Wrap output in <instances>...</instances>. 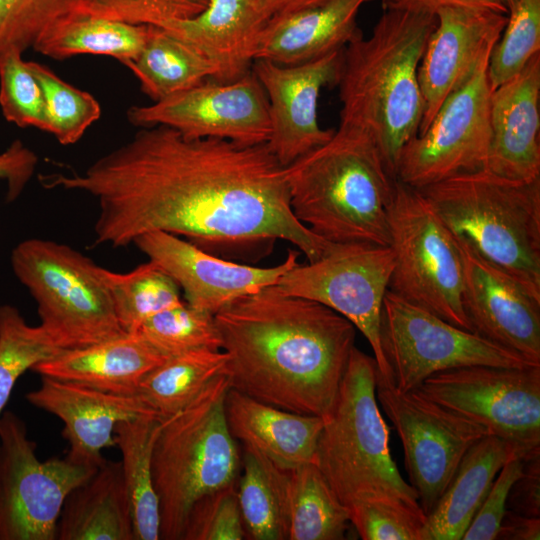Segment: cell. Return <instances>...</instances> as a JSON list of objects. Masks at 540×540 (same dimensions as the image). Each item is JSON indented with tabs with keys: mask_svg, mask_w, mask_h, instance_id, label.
Returning a JSON list of instances; mask_svg holds the SVG:
<instances>
[{
	"mask_svg": "<svg viewBox=\"0 0 540 540\" xmlns=\"http://www.w3.org/2000/svg\"><path fill=\"white\" fill-rule=\"evenodd\" d=\"M36 154L20 140H15L0 153V179L7 182V200H15L34 174Z\"/></svg>",
	"mask_w": 540,
	"mask_h": 540,
	"instance_id": "46",
	"label": "cell"
},
{
	"mask_svg": "<svg viewBox=\"0 0 540 540\" xmlns=\"http://www.w3.org/2000/svg\"><path fill=\"white\" fill-rule=\"evenodd\" d=\"M415 390L489 435L540 449V366H463L434 373Z\"/></svg>",
	"mask_w": 540,
	"mask_h": 540,
	"instance_id": "13",
	"label": "cell"
},
{
	"mask_svg": "<svg viewBox=\"0 0 540 540\" xmlns=\"http://www.w3.org/2000/svg\"><path fill=\"white\" fill-rule=\"evenodd\" d=\"M23 52L10 47L0 53V107L4 118L19 127L48 131L43 90Z\"/></svg>",
	"mask_w": 540,
	"mask_h": 540,
	"instance_id": "40",
	"label": "cell"
},
{
	"mask_svg": "<svg viewBox=\"0 0 540 540\" xmlns=\"http://www.w3.org/2000/svg\"><path fill=\"white\" fill-rule=\"evenodd\" d=\"M376 396L400 437L410 485L427 516L469 448L489 434L415 389L398 390L378 373Z\"/></svg>",
	"mask_w": 540,
	"mask_h": 540,
	"instance_id": "15",
	"label": "cell"
},
{
	"mask_svg": "<svg viewBox=\"0 0 540 540\" xmlns=\"http://www.w3.org/2000/svg\"><path fill=\"white\" fill-rule=\"evenodd\" d=\"M40 181L96 199L97 245L126 247L152 231L183 235L198 246L282 239L309 262L335 246L293 215L285 167L267 143L188 139L166 126L145 127L83 172Z\"/></svg>",
	"mask_w": 540,
	"mask_h": 540,
	"instance_id": "1",
	"label": "cell"
},
{
	"mask_svg": "<svg viewBox=\"0 0 540 540\" xmlns=\"http://www.w3.org/2000/svg\"><path fill=\"white\" fill-rule=\"evenodd\" d=\"M488 61L445 99L428 127L404 145L395 169L397 181L420 190L485 169L491 138Z\"/></svg>",
	"mask_w": 540,
	"mask_h": 540,
	"instance_id": "14",
	"label": "cell"
},
{
	"mask_svg": "<svg viewBox=\"0 0 540 540\" xmlns=\"http://www.w3.org/2000/svg\"><path fill=\"white\" fill-rule=\"evenodd\" d=\"M454 239L463 265L462 304L472 332L540 365V300Z\"/></svg>",
	"mask_w": 540,
	"mask_h": 540,
	"instance_id": "20",
	"label": "cell"
},
{
	"mask_svg": "<svg viewBox=\"0 0 540 540\" xmlns=\"http://www.w3.org/2000/svg\"><path fill=\"white\" fill-rule=\"evenodd\" d=\"M540 53V0H517L489 57L491 90L518 74Z\"/></svg>",
	"mask_w": 540,
	"mask_h": 540,
	"instance_id": "39",
	"label": "cell"
},
{
	"mask_svg": "<svg viewBox=\"0 0 540 540\" xmlns=\"http://www.w3.org/2000/svg\"><path fill=\"white\" fill-rule=\"evenodd\" d=\"M436 23L433 14L387 8L368 37L343 49L339 125L369 135L394 175L402 148L421 124L418 68Z\"/></svg>",
	"mask_w": 540,
	"mask_h": 540,
	"instance_id": "3",
	"label": "cell"
},
{
	"mask_svg": "<svg viewBox=\"0 0 540 540\" xmlns=\"http://www.w3.org/2000/svg\"><path fill=\"white\" fill-rule=\"evenodd\" d=\"M270 19L254 0H208L198 15L162 25L214 67L212 80L233 82L251 71Z\"/></svg>",
	"mask_w": 540,
	"mask_h": 540,
	"instance_id": "23",
	"label": "cell"
},
{
	"mask_svg": "<svg viewBox=\"0 0 540 540\" xmlns=\"http://www.w3.org/2000/svg\"><path fill=\"white\" fill-rule=\"evenodd\" d=\"M285 172L291 211L312 233L338 245H390L397 180L369 135L339 125Z\"/></svg>",
	"mask_w": 540,
	"mask_h": 540,
	"instance_id": "4",
	"label": "cell"
},
{
	"mask_svg": "<svg viewBox=\"0 0 540 540\" xmlns=\"http://www.w3.org/2000/svg\"><path fill=\"white\" fill-rule=\"evenodd\" d=\"M100 274L126 333H136L150 317L183 302L176 282L150 260L125 273L100 267Z\"/></svg>",
	"mask_w": 540,
	"mask_h": 540,
	"instance_id": "35",
	"label": "cell"
},
{
	"mask_svg": "<svg viewBox=\"0 0 540 540\" xmlns=\"http://www.w3.org/2000/svg\"><path fill=\"white\" fill-rule=\"evenodd\" d=\"M241 462L237 491L245 534L254 540H289V471L248 445H243Z\"/></svg>",
	"mask_w": 540,
	"mask_h": 540,
	"instance_id": "30",
	"label": "cell"
},
{
	"mask_svg": "<svg viewBox=\"0 0 540 540\" xmlns=\"http://www.w3.org/2000/svg\"><path fill=\"white\" fill-rule=\"evenodd\" d=\"M148 34L149 25L71 13L48 26L32 48L56 60L92 54L113 57L124 65L139 56Z\"/></svg>",
	"mask_w": 540,
	"mask_h": 540,
	"instance_id": "29",
	"label": "cell"
},
{
	"mask_svg": "<svg viewBox=\"0 0 540 540\" xmlns=\"http://www.w3.org/2000/svg\"><path fill=\"white\" fill-rule=\"evenodd\" d=\"M485 170L508 180L540 178V53L491 91Z\"/></svg>",
	"mask_w": 540,
	"mask_h": 540,
	"instance_id": "22",
	"label": "cell"
},
{
	"mask_svg": "<svg viewBox=\"0 0 540 540\" xmlns=\"http://www.w3.org/2000/svg\"><path fill=\"white\" fill-rule=\"evenodd\" d=\"M76 0H12L9 47L24 52L52 23L73 12Z\"/></svg>",
	"mask_w": 540,
	"mask_h": 540,
	"instance_id": "44",
	"label": "cell"
},
{
	"mask_svg": "<svg viewBox=\"0 0 540 540\" xmlns=\"http://www.w3.org/2000/svg\"><path fill=\"white\" fill-rule=\"evenodd\" d=\"M136 333L165 357L195 350H222L214 315L185 301L150 317Z\"/></svg>",
	"mask_w": 540,
	"mask_h": 540,
	"instance_id": "37",
	"label": "cell"
},
{
	"mask_svg": "<svg viewBox=\"0 0 540 540\" xmlns=\"http://www.w3.org/2000/svg\"><path fill=\"white\" fill-rule=\"evenodd\" d=\"M419 191L454 238L540 300V178L518 182L482 169Z\"/></svg>",
	"mask_w": 540,
	"mask_h": 540,
	"instance_id": "5",
	"label": "cell"
},
{
	"mask_svg": "<svg viewBox=\"0 0 540 540\" xmlns=\"http://www.w3.org/2000/svg\"><path fill=\"white\" fill-rule=\"evenodd\" d=\"M528 449L486 435L469 448L433 510L426 516L421 540H460L501 468L511 459L526 458Z\"/></svg>",
	"mask_w": 540,
	"mask_h": 540,
	"instance_id": "26",
	"label": "cell"
},
{
	"mask_svg": "<svg viewBox=\"0 0 540 540\" xmlns=\"http://www.w3.org/2000/svg\"><path fill=\"white\" fill-rule=\"evenodd\" d=\"M524 458L508 461L494 479L486 497L465 531L463 540L496 539L507 510V498L513 483L523 472Z\"/></svg>",
	"mask_w": 540,
	"mask_h": 540,
	"instance_id": "45",
	"label": "cell"
},
{
	"mask_svg": "<svg viewBox=\"0 0 540 540\" xmlns=\"http://www.w3.org/2000/svg\"><path fill=\"white\" fill-rule=\"evenodd\" d=\"M58 540H135L131 504L120 461H106L66 497Z\"/></svg>",
	"mask_w": 540,
	"mask_h": 540,
	"instance_id": "28",
	"label": "cell"
},
{
	"mask_svg": "<svg viewBox=\"0 0 540 540\" xmlns=\"http://www.w3.org/2000/svg\"><path fill=\"white\" fill-rule=\"evenodd\" d=\"M26 399L63 422V436L70 447L66 458L91 469L107 461L102 451L115 446L114 432L119 422L156 415L137 394L107 392L45 376Z\"/></svg>",
	"mask_w": 540,
	"mask_h": 540,
	"instance_id": "21",
	"label": "cell"
},
{
	"mask_svg": "<svg viewBox=\"0 0 540 540\" xmlns=\"http://www.w3.org/2000/svg\"><path fill=\"white\" fill-rule=\"evenodd\" d=\"M62 351L41 325L27 324L13 306H0V417L20 376Z\"/></svg>",
	"mask_w": 540,
	"mask_h": 540,
	"instance_id": "36",
	"label": "cell"
},
{
	"mask_svg": "<svg viewBox=\"0 0 540 540\" xmlns=\"http://www.w3.org/2000/svg\"><path fill=\"white\" fill-rule=\"evenodd\" d=\"M97 469L66 457L40 461L25 422L4 411L0 417V540H55L67 495Z\"/></svg>",
	"mask_w": 540,
	"mask_h": 540,
	"instance_id": "11",
	"label": "cell"
},
{
	"mask_svg": "<svg viewBox=\"0 0 540 540\" xmlns=\"http://www.w3.org/2000/svg\"><path fill=\"white\" fill-rule=\"evenodd\" d=\"M167 358L138 333H124L95 344L63 350L32 370L41 377L107 392L136 394L142 378Z\"/></svg>",
	"mask_w": 540,
	"mask_h": 540,
	"instance_id": "27",
	"label": "cell"
},
{
	"mask_svg": "<svg viewBox=\"0 0 540 540\" xmlns=\"http://www.w3.org/2000/svg\"><path fill=\"white\" fill-rule=\"evenodd\" d=\"M124 65L153 102L215 76L212 64L193 47L163 28L150 25L141 53Z\"/></svg>",
	"mask_w": 540,
	"mask_h": 540,
	"instance_id": "32",
	"label": "cell"
},
{
	"mask_svg": "<svg viewBox=\"0 0 540 540\" xmlns=\"http://www.w3.org/2000/svg\"><path fill=\"white\" fill-rule=\"evenodd\" d=\"M230 388L290 412L325 418L353 348L355 326L329 307L267 286L215 315Z\"/></svg>",
	"mask_w": 540,
	"mask_h": 540,
	"instance_id": "2",
	"label": "cell"
},
{
	"mask_svg": "<svg viewBox=\"0 0 540 540\" xmlns=\"http://www.w3.org/2000/svg\"><path fill=\"white\" fill-rule=\"evenodd\" d=\"M372 0H328L269 21L255 60L297 65L344 49L362 34L357 24L361 8Z\"/></svg>",
	"mask_w": 540,
	"mask_h": 540,
	"instance_id": "24",
	"label": "cell"
},
{
	"mask_svg": "<svg viewBox=\"0 0 540 540\" xmlns=\"http://www.w3.org/2000/svg\"><path fill=\"white\" fill-rule=\"evenodd\" d=\"M11 265L37 303L40 325L63 350L126 333L115 315L101 266L71 246L26 239L13 249Z\"/></svg>",
	"mask_w": 540,
	"mask_h": 540,
	"instance_id": "8",
	"label": "cell"
},
{
	"mask_svg": "<svg viewBox=\"0 0 540 540\" xmlns=\"http://www.w3.org/2000/svg\"><path fill=\"white\" fill-rule=\"evenodd\" d=\"M389 228L394 267L388 290L472 332L462 304L459 247L419 190L396 181Z\"/></svg>",
	"mask_w": 540,
	"mask_h": 540,
	"instance_id": "9",
	"label": "cell"
},
{
	"mask_svg": "<svg viewBox=\"0 0 540 540\" xmlns=\"http://www.w3.org/2000/svg\"><path fill=\"white\" fill-rule=\"evenodd\" d=\"M161 425L157 415H142L117 424L115 445L131 504L135 540L160 539L158 497L152 474V453Z\"/></svg>",
	"mask_w": 540,
	"mask_h": 540,
	"instance_id": "31",
	"label": "cell"
},
{
	"mask_svg": "<svg viewBox=\"0 0 540 540\" xmlns=\"http://www.w3.org/2000/svg\"><path fill=\"white\" fill-rule=\"evenodd\" d=\"M383 1V0H382Z\"/></svg>",
	"mask_w": 540,
	"mask_h": 540,
	"instance_id": "53",
	"label": "cell"
},
{
	"mask_svg": "<svg viewBox=\"0 0 540 540\" xmlns=\"http://www.w3.org/2000/svg\"><path fill=\"white\" fill-rule=\"evenodd\" d=\"M225 416L234 439L262 453L279 468L290 471L314 462L324 419L290 412L229 388Z\"/></svg>",
	"mask_w": 540,
	"mask_h": 540,
	"instance_id": "25",
	"label": "cell"
},
{
	"mask_svg": "<svg viewBox=\"0 0 540 540\" xmlns=\"http://www.w3.org/2000/svg\"><path fill=\"white\" fill-rule=\"evenodd\" d=\"M506 505L521 515L540 516V452L524 458L523 472L513 483Z\"/></svg>",
	"mask_w": 540,
	"mask_h": 540,
	"instance_id": "47",
	"label": "cell"
},
{
	"mask_svg": "<svg viewBox=\"0 0 540 540\" xmlns=\"http://www.w3.org/2000/svg\"><path fill=\"white\" fill-rule=\"evenodd\" d=\"M393 267L389 246L336 244L314 262L298 263L276 285L289 295L321 303L348 319L370 344L379 376L392 382L381 349L380 323Z\"/></svg>",
	"mask_w": 540,
	"mask_h": 540,
	"instance_id": "12",
	"label": "cell"
},
{
	"mask_svg": "<svg viewBox=\"0 0 540 540\" xmlns=\"http://www.w3.org/2000/svg\"><path fill=\"white\" fill-rule=\"evenodd\" d=\"M12 0H0V53L9 47Z\"/></svg>",
	"mask_w": 540,
	"mask_h": 540,
	"instance_id": "51",
	"label": "cell"
},
{
	"mask_svg": "<svg viewBox=\"0 0 540 540\" xmlns=\"http://www.w3.org/2000/svg\"><path fill=\"white\" fill-rule=\"evenodd\" d=\"M289 540H342L349 528L341 503L314 462L289 471Z\"/></svg>",
	"mask_w": 540,
	"mask_h": 540,
	"instance_id": "34",
	"label": "cell"
},
{
	"mask_svg": "<svg viewBox=\"0 0 540 540\" xmlns=\"http://www.w3.org/2000/svg\"><path fill=\"white\" fill-rule=\"evenodd\" d=\"M270 20L312 8L328 0H254Z\"/></svg>",
	"mask_w": 540,
	"mask_h": 540,
	"instance_id": "50",
	"label": "cell"
},
{
	"mask_svg": "<svg viewBox=\"0 0 540 540\" xmlns=\"http://www.w3.org/2000/svg\"><path fill=\"white\" fill-rule=\"evenodd\" d=\"M208 0H76L73 14L104 18L133 25L161 27L192 18Z\"/></svg>",
	"mask_w": 540,
	"mask_h": 540,
	"instance_id": "41",
	"label": "cell"
},
{
	"mask_svg": "<svg viewBox=\"0 0 540 540\" xmlns=\"http://www.w3.org/2000/svg\"><path fill=\"white\" fill-rule=\"evenodd\" d=\"M133 244L176 282L185 302L213 315L243 296L278 284L299 263L298 253L289 250L286 259L276 266L239 264L163 231L144 233Z\"/></svg>",
	"mask_w": 540,
	"mask_h": 540,
	"instance_id": "18",
	"label": "cell"
},
{
	"mask_svg": "<svg viewBox=\"0 0 540 540\" xmlns=\"http://www.w3.org/2000/svg\"><path fill=\"white\" fill-rule=\"evenodd\" d=\"M223 350H195L170 356L140 381L136 394L161 419L179 412L214 380L227 375Z\"/></svg>",
	"mask_w": 540,
	"mask_h": 540,
	"instance_id": "33",
	"label": "cell"
},
{
	"mask_svg": "<svg viewBox=\"0 0 540 540\" xmlns=\"http://www.w3.org/2000/svg\"><path fill=\"white\" fill-rule=\"evenodd\" d=\"M140 128L166 126L188 139L216 138L240 145L267 143L271 133L266 93L252 72L228 83L214 80L127 110Z\"/></svg>",
	"mask_w": 540,
	"mask_h": 540,
	"instance_id": "16",
	"label": "cell"
},
{
	"mask_svg": "<svg viewBox=\"0 0 540 540\" xmlns=\"http://www.w3.org/2000/svg\"><path fill=\"white\" fill-rule=\"evenodd\" d=\"M380 341L391 381L402 392L414 390L434 373L463 366H540L390 290L383 300Z\"/></svg>",
	"mask_w": 540,
	"mask_h": 540,
	"instance_id": "10",
	"label": "cell"
},
{
	"mask_svg": "<svg viewBox=\"0 0 540 540\" xmlns=\"http://www.w3.org/2000/svg\"><path fill=\"white\" fill-rule=\"evenodd\" d=\"M516 1L517 0H504L506 6L508 8V12L514 7Z\"/></svg>",
	"mask_w": 540,
	"mask_h": 540,
	"instance_id": "52",
	"label": "cell"
},
{
	"mask_svg": "<svg viewBox=\"0 0 540 540\" xmlns=\"http://www.w3.org/2000/svg\"><path fill=\"white\" fill-rule=\"evenodd\" d=\"M348 510L351 525L363 540H421L426 515L399 501L366 499Z\"/></svg>",
	"mask_w": 540,
	"mask_h": 540,
	"instance_id": "42",
	"label": "cell"
},
{
	"mask_svg": "<svg viewBox=\"0 0 540 540\" xmlns=\"http://www.w3.org/2000/svg\"><path fill=\"white\" fill-rule=\"evenodd\" d=\"M343 49L297 65H280L258 59L252 72L262 85L269 105L271 133L267 145L286 167L326 143L334 129L318 121L322 89L336 85Z\"/></svg>",
	"mask_w": 540,
	"mask_h": 540,
	"instance_id": "17",
	"label": "cell"
},
{
	"mask_svg": "<svg viewBox=\"0 0 540 540\" xmlns=\"http://www.w3.org/2000/svg\"><path fill=\"white\" fill-rule=\"evenodd\" d=\"M245 536L235 481L193 504L181 540H242Z\"/></svg>",
	"mask_w": 540,
	"mask_h": 540,
	"instance_id": "43",
	"label": "cell"
},
{
	"mask_svg": "<svg viewBox=\"0 0 540 540\" xmlns=\"http://www.w3.org/2000/svg\"><path fill=\"white\" fill-rule=\"evenodd\" d=\"M377 373L374 357L354 347L335 403L323 418L314 463L347 508L388 498L422 511L390 453L389 427L376 400Z\"/></svg>",
	"mask_w": 540,
	"mask_h": 540,
	"instance_id": "6",
	"label": "cell"
},
{
	"mask_svg": "<svg viewBox=\"0 0 540 540\" xmlns=\"http://www.w3.org/2000/svg\"><path fill=\"white\" fill-rule=\"evenodd\" d=\"M28 65L43 90L47 132L63 145L78 142L101 117L99 102L90 93L64 81L47 66L34 61H28Z\"/></svg>",
	"mask_w": 540,
	"mask_h": 540,
	"instance_id": "38",
	"label": "cell"
},
{
	"mask_svg": "<svg viewBox=\"0 0 540 540\" xmlns=\"http://www.w3.org/2000/svg\"><path fill=\"white\" fill-rule=\"evenodd\" d=\"M383 8L408 10L435 15L446 7L487 9L508 14L504 0H383Z\"/></svg>",
	"mask_w": 540,
	"mask_h": 540,
	"instance_id": "48",
	"label": "cell"
},
{
	"mask_svg": "<svg viewBox=\"0 0 540 540\" xmlns=\"http://www.w3.org/2000/svg\"><path fill=\"white\" fill-rule=\"evenodd\" d=\"M227 375L161 419L152 453L160 539L181 540L188 513L205 494L237 480L240 455L225 416Z\"/></svg>",
	"mask_w": 540,
	"mask_h": 540,
	"instance_id": "7",
	"label": "cell"
},
{
	"mask_svg": "<svg viewBox=\"0 0 540 540\" xmlns=\"http://www.w3.org/2000/svg\"><path fill=\"white\" fill-rule=\"evenodd\" d=\"M418 68L423 99L419 132L425 130L445 99L489 59L508 14L477 8L446 7L435 14Z\"/></svg>",
	"mask_w": 540,
	"mask_h": 540,
	"instance_id": "19",
	"label": "cell"
},
{
	"mask_svg": "<svg viewBox=\"0 0 540 540\" xmlns=\"http://www.w3.org/2000/svg\"><path fill=\"white\" fill-rule=\"evenodd\" d=\"M496 539L539 540L540 518L521 515L507 509Z\"/></svg>",
	"mask_w": 540,
	"mask_h": 540,
	"instance_id": "49",
	"label": "cell"
}]
</instances>
